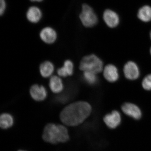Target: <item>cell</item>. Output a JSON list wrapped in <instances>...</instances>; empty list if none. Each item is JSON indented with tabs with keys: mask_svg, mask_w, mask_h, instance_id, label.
Masks as SVG:
<instances>
[{
	"mask_svg": "<svg viewBox=\"0 0 151 151\" xmlns=\"http://www.w3.org/2000/svg\"><path fill=\"white\" fill-rule=\"evenodd\" d=\"M91 105L85 101H78L67 105L60 113V120L69 127H76L82 124L92 112Z\"/></svg>",
	"mask_w": 151,
	"mask_h": 151,
	"instance_id": "cell-1",
	"label": "cell"
},
{
	"mask_svg": "<svg viewBox=\"0 0 151 151\" xmlns=\"http://www.w3.org/2000/svg\"><path fill=\"white\" fill-rule=\"evenodd\" d=\"M79 67L83 72L88 71L97 74L103 70V63L102 60L97 55H89L81 59Z\"/></svg>",
	"mask_w": 151,
	"mask_h": 151,
	"instance_id": "cell-2",
	"label": "cell"
},
{
	"mask_svg": "<svg viewBox=\"0 0 151 151\" xmlns=\"http://www.w3.org/2000/svg\"><path fill=\"white\" fill-rule=\"evenodd\" d=\"M42 139L47 143L56 144L60 142V129L59 124H48L44 129Z\"/></svg>",
	"mask_w": 151,
	"mask_h": 151,
	"instance_id": "cell-3",
	"label": "cell"
},
{
	"mask_svg": "<svg viewBox=\"0 0 151 151\" xmlns=\"http://www.w3.org/2000/svg\"><path fill=\"white\" fill-rule=\"evenodd\" d=\"M81 23L86 27H92L97 24L98 18L91 7L86 4L82 5L81 12L79 15Z\"/></svg>",
	"mask_w": 151,
	"mask_h": 151,
	"instance_id": "cell-4",
	"label": "cell"
},
{
	"mask_svg": "<svg viewBox=\"0 0 151 151\" xmlns=\"http://www.w3.org/2000/svg\"><path fill=\"white\" fill-rule=\"evenodd\" d=\"M123 71L126 78L132 81L138 79L140 74L137 64L132 61H128L125 64Z\"/></svg>",
	"mask_w": 151,
	"mask_h": 151,
	"instance_id": "cell-5",
	"label": "cell"
},
{
	"mask_svg": "<svg viewBox=\"0 0 151 151\" xmlns=\"http://www.w3.org/2000/svg\"><path fill=\"white\" fill-rule=\"evenodd\" d=\"M103 121L108 128L113 129L117 128L121 124L122 116L119 111L115 110L106 114L103 118Z\"/></svg>",
	"mask_w": 151,
	"mask_h": 151,
	"instance_id": "cell-6",
	"label": "cell"
},
{
	"mask_svg": "<svg viewBox=\"0 0 151 151\" xmlns=\"http://www.w3.org/2000/svg\"><path fill=\"white\" fill-rule=\"evenodd\" d=\"M122 110L125 115L135 120H139L142 118V112L140 108L134 103H124L122 105Z\"/></svg>",
	"mask_w": 151,
	"mask_h": 151,
	"instance_id": "cell-7",
	"label": "cell"
},
{
	"mask_svg": "<svg viewBox=\"0 0 151 151\" xmlns=\"http://www.w3.org/2000/svg\"><path fill=\"white\" fill-rule=\"evenodd\" d=\"M30 94L33 100L37 101H42L46 99L47 92L44 86L36 84L31 87Z\"/></svg>",
	"mask_w": 151,
	"mask_h": 151,
	"instance_id": "cell-8",
	"label": "cell"
},
{
	"mask_svg": "<svg viewBox=\"0 0 151 151\" xmlns=\"http://www.w3.org/2000/svg\"><path fill=\"white\" fill-rule=\"evenodd\" d=\"M103 18L106 25L111 28L116 27L120 22L118 14L111 9L106 10L104 12Z\"/></svg>",
	"mask_w": 151,
	"mask_h": 151,
	"instance_id": "cell-9",
	"label": "cell"
},
{
	"mask_svg": "<svg viewBox=\"0 0 151 151\" xmlns=\"http://www.w3.org/2000/svg\"><path fill=\"white\" fill-rule=\"evenodd\" d=\"M103 76L107 81L113 83L118 81L119 78V70L115 65L108 64L104 68Z\"/></svg>",
	"mask_w": 151,
	"mask_h": 151,
	"instance_id": "cell-10",
	"label": "cell"
},
{
	"mask_svg": "<svg viewBox=\"0 0 151 151\" xmlns=\"http://www.w3.org/2000/svg\"><path fill=\"white\" fill-rule=\"evenodd\" d=\"M40 36L42 40L45 43L49 44L54 43L57 38L56 32L50 27L44 28L41 31Z\"/></svg>",
	"mask_w": 151,
	"mask_h": 151,
	"instance_id": "cell-11",
	"label": "cell"
},
{
	"mask_svg": "<svg viewBox=\"0 0 151 151\" xmlns=\"http://www.w3.org/2000/svg\"><path fill=\"white\" fill-rule=\"evenodd\" d=\"M49 87L53 93H60L64 89V85L61 78L56 76H52L49 81Z\"/></svg>",
	"mask_w": 151,
	"mask_h": 151,
	"instance_id": "cell-12",
	"label": "cell"
},
{
	"mask_svg": "<svg viewBox=\"0 0 151 151\" xmlns=\"http://www.w3.org/2000/svg\"><path fill=\"white\" fill-rule=\"evenodd\" d=\"M74 65L71 60H67L64 63L63 66L58 68V74L60 77H66L73 74Z\"/></svg>",
	"mask_w": 151,
	"mask_h": 151,
	"instance_id": "cell-13",
	"label": "cell"
},
{
	"mask_svg": "<svg viewBox=\"0 0 151 151\" xmlns=\"http://www.w3.org/2000/svg\"><path fill=\"white\" fill-rule=\"evenodd\" d=\"M42 13L40 9L37 7H30L27 13V18L30 22L37 23L40 20Z\"/></svg>",
	"mask_w": 151,
	"mask_h": 151,
	"instance_id": "cell-14",
	"label": "cell"
},
{
	"mask_svg": "<svg viewBox=\"0 0 151 151\" xmlns=\"http://www.w3.org/2000/svg\"><path fill=\"white\" fill-rule=\"evenodd\" d=\"M54 70V65L50 61H45L40 66V72L41 75L44 78H48L51 76Z\"/></svg>",
	"mask_w": 151,
	"mask_h": 151,
	"instance_id": "cell-15",
	"label": "cell"
},
{
	"mask_svg": "<svg viewBox=\"0 0 151 151\" xmlns=\"http://www.w3.org/2000/svg\"><path fill=\"white\" fill-rule=\"evenodd\" d=\"M138 17L145 22L151 21V7L148 5L143 6L138 12Z\"/></svg>",
	"mask_w": 151,
	"mask_h": 151,
	"instance_id": "cell-16",
	"label": "cell"
},
{
	"mask_svg": "<svg viewBox=\"0 0 151 151\" xmlns=\"http://www.w3.org/2000/svg\"><path fill=\"white\" fill-rule=\"evenodd\" d=\"M14 119L12 116L8 113H3L0 117V126L4 129H9L12 126Z\"/></svg>",
	"mask_w": 151,
	"mask_h": 151,
	"instance_id": "cell-17",
	"label": "cell"
},
{
	"mask_svg": "<svg viewBox=\"0 0 151 151\" xmlns=\"http://www.w3.org/2000/svg\"><path fill=\"white\" fill-rule=\"evenodd\" d=\"M83 78L87 84L91 85L97 84L98 81L97 74L88 71L83 72Z\"/></svg>",
	"mask_w": 151,
	"mask_h": 151,
	"instance_id": "cell-18",
	"label": "cell"
},
{
	"mask_svg": "<svg viewBox=\"0 0 151 151\" xmlns=\"http://www.w3.org/2000/svg\"><path fill=\"white\" fill-rule=\"evenodd\" d=\"M142 86L146 91H151V73L144 78L142 81Z\"/></svg>",
	"mask_w": 151,
	"mask_h": 151,
	"instance_id": "cell-19",
	"label": "cell"
},
{
	"mask_svg": "<svg viewBox=\"0 0 151 151\" xmlns=\"http://www.w3.org/2000/svg\"><path fill=\"white\" fill-rule=\"evenodd\" d=\"M6 7L5 0H0V15L2 16L4 13Z\"/></svg>",
	"mask_w": 151,
	"mask_h": 151,
	"instance_id": "cell-20",
	"label": "cell"
},
{
	"mask_svg": "<svg viewBox=\"0 0 151 151\" xmlns=\"http://www.w3.org/2000/svg\"><path fill=\"white\" fill-rule=\"evenodd\" d=\"M30 1H31L32 2H41L42 1H43V0H30Z\"/></svg>",
	"mask_w": 151,
	"mask_h": 151,
	"instance_id": "cell-21",
	"label": "cell"
},
{
	"mask_svg": "<svg viewBox=\"0 0 151 151\" xmlns=\"http://www.w3.org/2000/svg\"><path fill=\"white\" fill-rule=\"evenodd\" d=\"M150 38L151 39V31L150 33Z\"/></svg>",
	"mask_w": 151,
	"mask_h": 151,
	"instance_id": "cell-22",
	"label": "cell"
},
{
	"mask_svg": "<svg viewBox=\"0 0 151 151\" xmlns=\"http://www.w3.org/2000/svg\"><path fill=\"white\" fill-rule=\"evenodd\" d=\"M150 54H151V48H150Z\"/></svg>",
	"mask_w": 151,
	"mask_h": 151,
	"instance_id": "cell-23",
	"label": "cell"
},
{
	"mask_svg": "<svg viewBox=\"0 0 151 151\" xmlns=\"http://www.w3.org/2000/svg\"><path fill=\"white\" fill-rule=\"evenodd\" d=\"M18 151H23V150H19Z\"/></svg>",
	"mask_w": 151,
	"mask_h": 151,
	"instance_id": "cell-24",
	"label": "cell"
}]
</instances>
